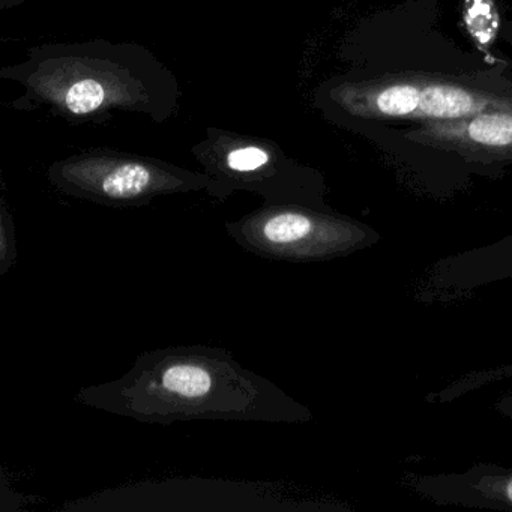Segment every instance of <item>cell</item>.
Instances as JSON below:
<instances>
[{"mask_svg":"<svg viewBox=\"0 0 512 512\" xmlns=\"http://www.w3.org/2000/svg\"><path fill=\"white\" fill-rule=\"evenodd\" d=\"M76 401L155 424L310 419V412L271 380L242 367L227 350L202 344L142 353L121 379L80 389Z\"/></svg>","mask_w":512,"mask_h":512,"instance_id":"6da1fadb","label":"cell"},{"mask_svg":"<svg viewBox=\"0 0 512 512\" xmlns=\"http://www.w3.org/2000/svg\"><path fill=\"white\" fill-rule=\"evenodd\" d=\"M341 103L364 121H458L512 107V77L500 71L388 74L346 86Z\"/></svg>","mask_w":512,"mask_h":512,"instance_id":"7a4b0ae2","label":"cell"},{"mask_svg":"<svg viewBox=\"0 0 512 512\" xmlns=\"http://www.w3.org/2000/svg\"><path fill=\"white\" fill-rule=\"evenodd\" d=\"M230 238L248 253L277 262L329 259L350 244L344 221L301 205H272L226 224Z\"/></svg>","mask_w":512,"mask_h":512,"instance_id":"3957f363","label":"cell"},{"mask_svg":"<svg viewBox=\"0 0 512 512\" xmlns=\"http://www.w3.org/2000/svg\"><path fill=\"white\" fill-rule=\"evenodd\" d=\"M404 140L478 163H512V107L409 128Z\"/></svg>","mask_w":512,"mask_h":512,"instance_id":"277c9868","label":"cell"},{"mask_svg":"<svg viewBox=\"0 0 512 512\" xmlns=\"http://www.w3.org/2000/svg\"><path fill=\"white\" fill-rule=\"evenodd\" d=\"M185 184L182 179L133 161L97 170H70L65 178V185L77 196L110 205H136L158 194L179 190Z\"/></svg>","mask_w":512,"mask_h":512,"instance_id":"5b68a950","label":"cell"},{"mask_svg":"<svg viewBox=\"0 0 512 512\" xmlns=\"http://www.w3.org/2000/svg\"><path fill=\"white\" fill-rule=\"evenodd\" d=\"M104 94L103 86L95 80H82L68 89L65 103L68 110L74 115H86V113L95 112L103 106Z\"/></svg>","mask_w":512,"mask_h":512,"instance_id":"8992f818","label":"cell"},{"mask_svg":"<svg viewBox=\"0 0 512 512\" xmlns=\"http://www.w3.org/2000/svg\"><path fill=\"white\" fill-rule=\"evenodd\" d=\"M271 157L268 152L256 146L235 149L226 157L227 169L236 175H254L268 166Z\"/></svg>","mask_w":512,"mask_h":512,"instance_id":"52a82bcc","label":"cell"},{"mask_svg":"<svg viewBox=\"0 0 512 512\" xmlns=\"http://www.w3.org/2000/svg\"><path fill=\"white\" fill-rule=\"evenodd\" d=\"M0 238H2V256H0V274L5 275L10 271L11 266L16 262V233H14V226L11 220H8V215L4 214L2 220V230H0Z\"/></svg>","mask_w":512,"mask_h":512,"instance_id":"ba28073f","label":"cell"},{"mask_svg":"<svg viewBox=\"0 0 512 512\" xmlns=\"http://www.w3.org/2000/svg\"><path fill=\"white\" fill-rule=\"evenodd\" d=\"M502 38L505 43L511 44L512 46V23L506 25L505 28L502 29Z\"/></svg>","mask_w":512,"mask_h":512,"instance_id":"9c48e42d","label":"cell"},{"mask_svg":"<svg viewBox=\"0 0 512 512\" xmlns=\"http://www.w3.org/2000/svg\"><path fill=\"white\" fill-rule=\"evenodd\" d=\"M506 497H508L509 502H512V479L508 482L505 488Z\"/></svg>","mask_w":512,"mask_h":512,"instance_id":"30bf717a","label":"cell"}]
</instances>
